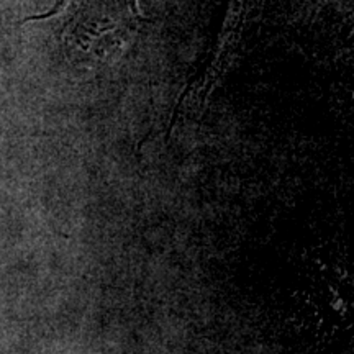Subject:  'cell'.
<instances>
[{
	"instance_id": "cell-1",
	"label": "cell",
	"mask_w": 354,
	"mask_h": 354,
	"mask_svg": "<svg viewBox=\"0 0 354 354\" xmlns=\"http://www.w3.org/2000/svg\"><path fill=\"white\" fill-rule=\"evenodd\" d=\"M25 21H44L64 46L97 55L125 41L146 20L138 0H61L53 10Z\"/></svg>"
}]
</instances>
